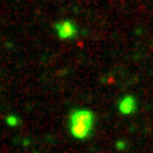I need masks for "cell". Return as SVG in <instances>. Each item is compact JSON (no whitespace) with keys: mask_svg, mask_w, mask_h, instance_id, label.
<instances>
[{"mask_svg":"<svg viewBox=\"0 0 153 153\" xmlns=\"http://www.w3.org/2000/svg\"><path fill=\"white\" fill-rule=\"evenodd\" d=\"M95 113L86 107H77L68 114V132L77 141L88 140L95 128Z\"/></svg>","mask_w":153,"mask_h":153,"instance_id":"obj_1","label":"cell"},{"mask_svg":"<svg viewBox=\"0 0 153 153\" xmlns=\"http://www.w3.org/2000/svg\"><path fill=\"white\" fill-rule=\"evenodd\" d=\"M55 33H56L58 39H61V40H71V39L77 37L79 28H77L74 21L62 19V21H58L55 24Z\"/></svg>","mask_w":153,"mask_h":153,"instance_id":"obj_2","label":"cell"},{"mask_svg":"<svg viewBox=\"0 0 153 153\" xmlns=\"http://www.w3.org/2000/svg\"><path fill=\"white\" fill-rule=\"evenodd\" d=\"M137 110V100L134 95L131 94H126L123 95L119 101H117V111L122 114V116H131L134 114Z\"/></svg>","mask_w":153,"mask_h":153,"instance_id":"obj_3","label":"cell"},{"mask_svg":"<svg viewBox=\"0 0 153 153\" xmlns=\"http://www.w3.org/2000/svg\"><path fill=\"white\" fill-rule=\"evenodd\" d=\"M6 123H7V126L15 128V126L19 125V119H18V116H15V114H7V116H6Z\"/></svg>","mask_w":153,"mask_h":153,"instance_id":"obj_4","label":"cell"},{"mask_svg":"<svg viewBox=\"0 0 153 153\" xmlns=\"http://www.w3.org/2000/svg\"><path fill=\"white\" fill-rule=\"evenodd\" d=\"M116 146H117V149H123V147H125V144H123L122 141H117V144H116Z\"/></svg>","mask_w":153,"mask_h":153,"instance_id":"obj_5","label":"cell"}]
</instances>
